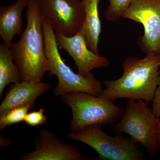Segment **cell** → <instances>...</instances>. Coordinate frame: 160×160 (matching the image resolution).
<instances>
[{"instance_id":"5","label":"cell","mask_w":160,"mask_h":160,"mask_svg":"<svg viewBox=\"0 0 160 160\" xmlns=\"http://www.w3.org/2000/svg\"><path fill=\"white\" fill-rule=\"evenodd\" d=\"M159 119L144 100L129 99L113 130L117 134L129 135L149 153L155 155L158 150L156 127Z\"/></svg>"},{"instance_id":"17","label":"cell","mask_w":160,"mask_h":160,"mask_svg":"<svg viewBox=\"0 0 160 160\" xmlns=\"http://www.w3.org/2000/svg\"><path fill=\"white\" fill-rule=\"evenodd\" d=\"M44 111L45 109L42 108L38 111L28 112L24 122L31 127H36L46 124L47 118L44 114Z\"/></svg>"},{"instance_id":"11","label":"cell","mask_w":160,"mask_h":160,"mask_svg":"<svg viewBox=\"0 0 160 160\" xmlns=\"http://www.w3.org/2000/svg\"><path fill=\"white\" fill-rule=\"evenodd\" d=\"M49 84L40 81H22L12 84L0 105V115L22 106L34 107L36 100L49 90Z\"/></svg>"},{"instance_id":"3","label":"cell","mask_w":160,"mask_h":160,"mask_svg":"<svg viewBox=\"0 0 160 160\" xmlns=\"http://www.w3.org/2000/svg\"><path fill=\"white\" fill-rule=\"evenodd\" d=\"M42 25L49 75H55L58 79L57 86L52 90L53 95L62 96L66 93L85 92L99 96L103 90L101 81L95 78L92 72L83 76L72 71L61 57L52 27L43 22Z\"/></svg>"},{"instance_id":"9","label":"cell","mask_w":160,"mask_h":160,"mask_svg":"<svg viewBox=\"0 0 160 160\" xmlns=\"http://www.w3.org/2000/svg\"><path fill=\"white\" fill-rule=\"evenodd\" d=\"M34 149L22 154L19 160H88L83 156L77 146L60 139L49 129H43L36 135L33 141Z\"/></svg>"},{"instance_id":"14","label":"cell","mask_w":160,"mask_h":160,"mask_svg":"<svg viewBox=\"0 0 160 160\" xmlns=\"http://www.w3.org/2000/svg\"><path fill=\"white\" fill-rule=\"evenodd\" d=\"M22 82L19 70L12 58L10 47L0 43V98L6 86L10 83Z\"/></svg>"},{"instance_id":"6","label":"cell","mask_w":160,"mask_h":160,"mask_svg":"<svg viewBox=\"0 0 160 160\" xmlns=\"http://www.w3.org/2000/svg\"><path fill=\"white\" fill-rule=\"evenodd\" d=\"M99 125H91L76 132H71L66 138L78 141L94 149L101 159L109 160H139L142 155L137 142L131 138L122 134L114 136L107 134Z\"/></svg>"},{"instance_id":"18","label":"cell","mask_w":160,"mask_h":160,"mask_svg":"<svg viewBox=\"0 0 160 160\" xmlns=\"http://www.w3.org/2000/svg\"><path fill=\"white\" fill-rule=\"evenodd\" d=\"M152 111L157 118L160 119V80L151 100Z\"/></svg>"},{"instance_id":"10","label":"cell","mask_w":160,"mask_h":160,"mask_svg":"<svg viewBox=\"0 0 160 160\" xmlns=\"http://www.w3.org/2000/svg\"><path fill=\"white\" fill-rule=\"evenodd\" d=\"M57 45L61 49L68 52L74 60L78 73L86 76L95 69L109 67L108 59L95 54L87 46L84 34L80 31L71 37L55 33Z\"/></svg>"},{"instance_id":"19","label":"cell","mask_w":160,"mask_h":160,"mask_svg":"<svg viewBox=\"0 0 160 160\" xmlns=\"http://www.w3.org/2000/svg\"><path fill=\"white\" fill-rule=\"evenodd\" d=\"M157 137V148L160 150V119L158 122L156 127Z\"/></svg>"},{"instance_id":"16","label":"cell","mask_w":160,"mask_h":160,"mask_svg":"<svg viewBox=\"0 0 160 160\" xmlns=\"http://www.w3.org/2000/svg\"><path fill=\"white\" fill-rule=\"evenodd\" d=\"M109 5L105 12V18L108 21L115 22L122 16L132 0H109Z\"/></svg>"},{"instance_id":"4","label":"cell","mask_w":160,"mask_h":160,"mask_svg":"<svg viewBox=\"0 0 160 160\" xmlns=\"http://www.w3.org/2000/svg\"><path fill=\"white\" fill-rule=\"evenodd\" d=\"M61 99L71 108V132H76L91 125L102 127L115 124L124 111L113 101L87 92L66 93L61 96Z\"/></svg>"},{"instance_id":"12","label":"cell","mask_w":160,"mask_h":160,"mask_svg":"<svg viewBox=\"0 0 160 160\" xmlns=\"http://www.w3.org/2000/svg\"><path fill=\"white\" fill-rule=\"evenodd\" d=\"M29 0H17L13 5L0 7V37L10 47L16 35H21L23 25L22 14Z\"/></svg>"},{"instance_id":"13","label":"cell","mask_w":160,"mask_h":160,"mask_svg":"<svg viewBox=\"0 0 160 160\" xmlns=\"http://www.w3.org/2000/svg\"><path fill=\"white\" fill-rule=\"evenodd\" d=\"M85 9V22L81 31L85 36L87 46L95 54L100 55L98 43L102 30L99 14L100 0H81Z\"/></svg>"},{"instance_id":"7","label":"cell","mask_w":160,"mask_h":160,"mask_svg":"<svg viewBox=\"0 0 160 160\" xmlns=\"http://www.w3.org/2000/svg\"><path fill=\"white\" fill-rule=\"evenodd\" d=\"M42 21L49 24L55 33L71 37L82 29L85 9L79 0H38Z\"/></svg>"},{"instance_id":"20","label":"cell","mask_w":160,"mask_h":160,"mask_svg":"<svg viewBox=\"0 0 160 160\" xmlns=\"http://www.w3.org/2000/svg\"><path fill=\"white\" fill-rule=\"evenodd\" d=\"M11 141L3 137L0 136V147L8 146L10 145Z\"/></svg>"},{"instance_id":"21","label":"cell","mask_w":160,"mask_h":160,"mask_svg":"<svg viewBox=\"0 0 160 160\" xmlns=\"http://www.w3.org/2000/svg\"><path fill=\"white\" fill-rule=\"evenodd\" d=\"M159 65H160V53L159 55Z\"/></svg>"},{"instance_id":"1","label":"cell","mask_w":160,"mask_h":160,"mask_svg":"<svg viewBox=\"0 0 160 160\" xmlns=\"http://www.w3.org/2000/svg\"><path fill=\"white\" fill-rule=\"evenodd\" d=\"M122 67L123 73L119 78L103 82L106 88L99 97L113 102L120 98L141 99L149 104L160 82L159 56L128 58Z\"/></svg>"},{"instance_id":"8","label":"cell","mask_w":160,"mask_h":160,"mask_svg":"<svg viewBox=\"0 0 160 160\" xmlns=\"http://www.w3.org/2000/svg\"><path fill=\"white\" fill-rule=\"evenodd\" d=\"M122 18L143 25L144 35L139 40L142 51L159 56L160 0H132Z\"/></svg>"},{"instance_id":"15","label":"cell","mask_w":160,"mask_h":160,"mask_svg":"<svg viewBox=\"0 0 160 160\" xmlns=\"http://www.w3.org/2000/svg\"><path fill=\"white\" fill-rule=\"evenodd\" d=\"M31 109L29 106H22L13 108L0 115V129L2 130L13 124L24 122L26 114Z\"/></svg>"},{"instance_id":"2","label":"cell","mask_w":160,"mask_h":160,"mask_svg":"<svg viewBox=\"0 0 160 160\" xmlns=\"http://www.w3.org/2000/svg\"><path fill=\"white\" fill-rule=\"evenodd\" d=\"M27 26L19 40L10 46L12 58L22 81H40L49 71L45 51L42 21L38 0H29L26 12Z\"/></svg>"}]
</instances>
